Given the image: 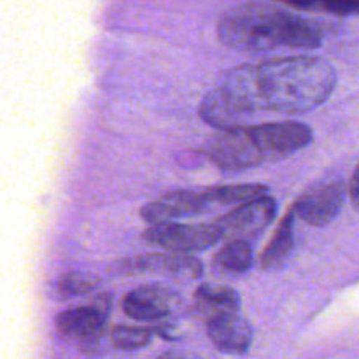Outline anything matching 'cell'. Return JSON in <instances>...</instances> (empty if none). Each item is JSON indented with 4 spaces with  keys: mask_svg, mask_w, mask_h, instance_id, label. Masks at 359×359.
<instances>
[{
    "mask_svg": "<svg viewBox=\"0 0 359 359\" xmlns=\"http://www.w3.org/2000/svg\"><path fill=\"white\" fill-rule=\"evenodd\" d=\"M337 72L318 56H287L231 69L200 105V116L219 132L251 126L259 111L304 114L325 104Z\"/></svg>",
    "mask_w": 359,
    "mask_h": 359,
    "instance_id": "obj_1",
    "label": "cell"
},
{
    "mask_svg": "<svg viewBox=\"0 0 359 359\" xmlns=\"http://www.w3.org/2000/svg\"><path fill=\"white\" fill-rule=\"evenodd\" d=\"M325 30L316 21L265 2H248L221 14L217 37L238 51H272L279 48L316 49Z\"/></svg>",
    "mask_w": 359,
    "mask_h": 359,
    "instance_id": "obj_2",
    "label": "cell"
},
{
    "mask_svg": "<svg viewBox=\"0 0 359 359\" xmlns=\"http://www.w3.org/2000/svg\"><path fill=\"white\" fill-rule=\"evenodd\" d=\"M205 154L219 170L242 172L266 163L252 126L217 132L205 144Z\"/></svg>",
    "mask_w": 359,
    "mask_h": 359,
    "instance_id": "obj_3",
    "label": "cell"
},
{
    "mask_svg": "<svg viewBox=\"0 0 359 359\" xmlns=\"http://www.w3.org/2000/svg\"><path fill=\"white\" fill-rule=\"evenodd\" d=\"M111 309V294L100 293L88 305H79L60 312L55 321L56 330L60 335L77 340L83 349H95L98 340L102 339Z\"/></svg>",
    "mask_w": 359,
    "mask_h": 359,
    "instance_id": "obj_4",
    "label": "cell"
},
{
    "mask_svg": "<svg viewBox=\"0 0 359 359\" xmlns=\"http://www.w3.org/2000/svg\"><path fill=\"white\" fill-rule=\"evenodd\" d=\"M144 242L156 248L167 249L174 255H188V252L202 251L221 241L219 231L214 223L181 224V223H161L151 224L142 233Z\"/></svg>",
    "mask_w": 359,
    "mask_h": 359,
    "instance_id": "obj_5",
    "label": "cell"
},
{
    "mask_svg": "<svg viewBox=\"0 0 359 359\" xmlns=\"http://www.w3.org/2000/svg\"><path fill=\"white\" fill-rule=\"evenodd\" d=\"M277 216V202L273 196L266 195L255 202L244 203L233 209L231 212L217 217L212 221L214 226L219 231L221 238L249 242L259 237L269 228V224Z\"/></svg>",
    "mask_w": 359,
    "mask_h": 359,
    "instance_id": "obj_6",
    "label": "cell"
},
{
    "mask_svg": "<svg viewBox=\"0 0 359 359\" xmlns=\"http://www.w3.org/2000/svg\"><path fill=\"white\" fill-rule=\"evenodd\" d=\"M346 193L347 188L342 179H325L305 189L291 209L294 216L311 226H326L342 210Z\"/></svg>",
    "mask_w": 359,
    "mask_h": 359,
    "instance_id": "obj_7",
    "label": "cell"
},
{
    "mask_svg": "<svg viewBox=\"0 0 359 359\" xmlns=\"http://www.w3.org/2000/svg\"><path fill=\"white\" fill-rule=\"evenodd\" d=\"M118 276H144L160 273L172 279H198L203 273L202 262L189 255H142L123 259L109 270Z\"/></svg>",
    "mask_w": 359,
    "mask_h": 359,
    "instance_id": "obj_8",
    "label": "cell"
},
{
    "mask_svg": "<svg viewBox=\"0 0 359 359\" xmlns=\"http://www.w3.org/2000/svg\"><path fill=\"white\" fill-rule=\"evenodd\" d=\"M258 142H262L266 161H279L297 151L305 149L314 140V132L309 125L298 121L265 123L252 126Z\"/></svg>",
    "mask_w": 359,
    "mask_h": 359,
    "instance_id": "obj_9",
    "label": "cell"
},
{
    "mask_svg": "<svg viewBox=\"0 0 359 359\" xmlns=\"http://www.w3.org/2000/svg\"><path fill=\"white\" fill-rule=\"evenodd\" d=\"M179 305H181V297L177 291L161 284H146L135 287L123 298V311L135 321H163L170 318Z\"/></svg>",
    "mask_w": 359,
    "mask_h": 359,
    "instance_id": "obj_10",
    "label": "cell"
},
{
    "mask_svg": "<svg viewBox=\"0 0 359 359\" xmlns=\"http://www.w3.org/2000/svg\"><path fill=\"white\" fill-rule=\"evenodd\" d=\"M203 212H209L203 191H172L144 205L140 209V217L151 226V224L175 223L179 217H189Z\"/></svg>",
    "mask_w": 359,
    "mask_h": 359,
    "instance_id": "obj_11",
    "label": "cell"
},
{
    "mask_svg": "<svg viewBox=\"0 0 359 359\" xmlns=\"http://www.w3.org/2000/svg\"><path fill=\"white\" fill-rule=\"evenodd\" d=\"M207 333L219 353L241 356L252 346V328L238 312L219 314L207 321Z\"/></svg>",
    "mask_w": 359,
    "mask_h": 359,
    "instance_id": "obj_12",
    "label": "cell"
},
{
    "mask_svg": "<svg viewBox=\"0 0 359 359\" xmlns=\"http://www.w3.org/2000/svg\"><path fill=\"white\" fill-rule=\"evenodd\" d=\"M238 307H241V297L235 290L221 284H202L195 291V304L191 312L196 318L210 321L219 314L238 312Z\"/></svg>",
    "mask_w": 359,
    "mask_h": 359,
    "instance_id": "obj_13",
    "label": "cell"
},
{
    "mask_svg": "<svg viewBox=\"0 0 359 359\" xmlns=\"http://www.w3.org/2000/svg\"><path fill=\"white\" fill-rule=\"evenodd\" d=\"M294 212L293 209L287 210L280 219L276 233L270 238L269 245L262 255V269L263 270H277L284 265L290 258L291 251L294 248Z\"/></svg>",
    "mask_w": 359,
    "mask_h": 359,
    "instance_id": "obj_14",
    "label": "cell"
},
{
    "mask_svg": "<svg viewBox=\"0 0 359 359\" xmlns=\"http://www.w3.org/2000/svg\"><path fill=\"white\" fill-rule=\"evenodd\" d=\"M266 195H269V188L265 184H231L203 189L209 210L217 209V207L244 205Z\"/></svg>",
    "mask_w": 359,
    "mask_h": 359,
    "instance_id": "obj_15",
    "label": "cell"
},
{
    "mask_svg": "<svg viewBox=\"0 0 359 359\" xmlns=\"http://www.w3.org/2000/svg\"><path fill=\"white\" fill-rule=\"evenodd\" d=\"M255 255L249 242L231 241L214 258V270L221 276H241L252 266Z\"/></svg>",
    "mask_w": 359,
    "mask_h": 359,
    "instance_id": "obj_16",
    "label": "cell"
},
{
    "mask_svg": "<svg viewBox=\"0 0 359 359\" xmlns=\"http://www.w3.org/2000/svg\"><path fill=\"white\" fill-rule=\"evenodd\" d=\"M100 286V279L90 272H69L63 273L56 280V298L58 300H70V298L83 297L97 291Z\"/></svg>",
    "mask_w": 359,
    "mask_h": 359,
    "instance_id": "obj_17",
    "label": "cell"
},
{
    "mask_svg": "<svg viewBox=\"0 0 359 359\" xmlns=\"http://www.w3.org/2000/svg\"><path fill=\"white\" fill-rule=\"evenodd\" d=\"M112 346L121 351H135L149 346L153 340V332L146 328H133V326H116L111 332Z\"/></svg>",
    "mask_w": 359,
    "mask_h": 359,
    "instance_id": "obj_18",
    "label": "cell"
},
{
    "mask_svg": "<svg viewBox=\"0 0 359 359\" xmlns=\"http://www.w3.org/2000/svg\"><path fill=\"white\" fill-rule=\"evenodd\" d=\"M290 7L294 9H304V11H312V9H323L328 11L332 14H339V16H349V14H359V2H325V4H287Z\"/></svg>",
    "mask_w": 359,
    "mask_h": 359,
    "instance_id": "obj_19",
    "label": "cell"
},
{
    "mask_svg": "<svg viewBox=\"0 0 359 359\" xmlns=\"http://www.w3.org/2000/svg\"><path fill=\"white\" fill-rule=\"evenodd\" d=\"M347 191H349V196H351V202H353V205L359 209V165L356 167V170H354L353 177H351V182H349V188H347Z\"/></svg>",
    "mask_w": 359,
    "mask_h": 359,
    "instance_id": "obj_20",
    "label": "cell"
},
{
    "mask_svg": "<svg viewBox=\"0 0 359 359\" xmlns=\"http://www.w3.org/2000/svg\"><path fill=\"white\" fill-rule=\"evenodd\" d=\"M160 359H188V358L179 356V354H163V356H160Z\"/></svg>",
    "mask_w": 359,
    "mask_h": 359,
    "instance_id": "obj_21",
    "label": "cell"
}]
</instances>
